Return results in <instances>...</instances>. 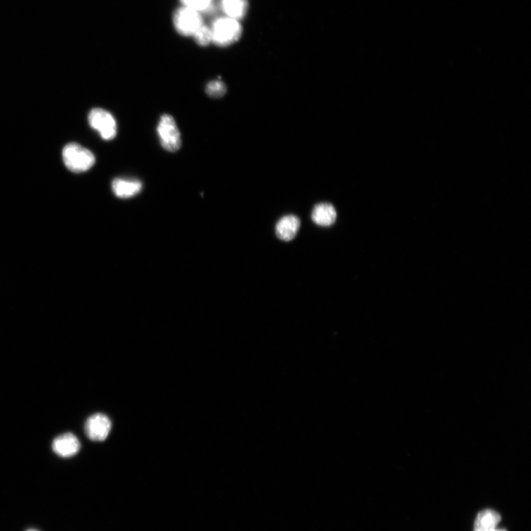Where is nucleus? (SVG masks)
Masks as SVG:
<instances>
[{
  "label": "nucleus",
  "instance_id": "nucleus-1",
  "mask_svg": "<svg viewBox=\"0 0 531 531\" xmlns=\"http://www.w3.org/2000/svg\"><path fill=\"white\" fill-rule=\"evenodd\" d=\"M211 29L212 42L219 47H229L234 44L242 35L240 21L227 17L215 19Z\"/></svg>",
  "mask_w": 531,
  "mask_h": 531
},
{
  "label": "nucleus",
  "instance_id": "nucleus-2",
  "mask_svg": "<svg viewBox=\"0 0 531 531\" xmlns=\"http://www.w3.org/2000/svg\"><path fill=\"white\" fill-rule=\"evenodd\" d=\"M62 157L65 166L75 173L88 171L95 164V157L92 151L77 144L65 146Z\"/></svg>",
  "mask_w": 531,
  "mask_h": 531
},
{
  "label": "nucleus",
  "instance_id": "nucleus-3",
  "mask_svg": "<svg viewBox=\"0 0 531 531\" xmlns=\"http://www.w3.org/2000/svg\"><path fill=\"white\" fill-rule=\"evenodd\" d=\"M157 132L161 146L169 153H176L181 148V135L171 115L165 114L160 117Z\"/></svg>",
  "mask_w": 531,
  "mask_h": 531
},
{
  "label": "nucleus",
  "instance_id": "nucleus-4",
  "mask_svg": "<svg viewBox=\"0 0 531 531\" xmlns=\"http://www.w3.org/2000/svg\"><path fill=\"white\" fill-rule=\"evenodd\" d=\"M173 21L176 30L184 37H193L195 32L204 25L201 14L185 6L176 10Z\"/></svg>",
  "mask_w": 531,
  "mask_h": 531
},
{
  "label": "nucleus",
  "instance_id": "nucleus-5",
  "mask_svg": "<svg viewBox=\"0 0 531 531\" xmlns=\"http://www.w3.org/2000/svg\"><path fill=\"white\" fill-rule=\"evenodd\" d=\"M90 126L99 133L104 140L113 139L117 133V126L113 115L106 110L95 108L89 115Z\"/></svg>",
  "mask_w": 531,
  "mask_h": 531
},
{
  "label": "nucleus",
  "instance_id": "nucleus-6",
  "mask_svg": "<svg viewBox=\"0 0 531 531\" xmlns=\"http://www.w3.org/2000/svg\"><path fill=\"white\" fill-rule=\"evenodd\" d=\"M112 423L106 416L97 414L90 417L86 422V436L93 441H103L109 436Z\"/></svg>",
  "mask_w": 531,
  "mask_h": 531
},
{
  "label": "nucleus",
  "instance_id": "nucleus-7",
  "mask_svg": "<svg viewBox=\"0 0 531 531\" xmlns=\"http://www.w3.org/2000/svg\"><path fill=\"white\" fill-rule=\"evenodd\" d=\"M81 449V443L72 433H66L57 437L52 443V450L61 458H70Z\"/></svg>",
  "mask_w": 531,
  "mask_h": 531
},
{
  "label": "nucleus",
  "instance_id": "nucleus-8",
  "mask_svg": "<svg viewBox=\"0 0 531 531\" xmlns=\"http://www.w3.org/2000/svg\"><path fill=\"white\" fill-rule=\"evenodd\" d=\"M501 515L492 509H485L476 515L473 531H508L500 528Z\"/></svg>",
  "mask_w": 531,
  "mask_h": 531
},
{
  "label": "nucleus",
  "instance_id": "nucleus-9",
  "mask_svg": "<svg viewBox=\"0 0 531 531\" xmlns=\"http://www.w3.org/2000/svg\"><path fill=\"white\" fill-rule=\"evenodd\" d=\"M113 191L120 199L135 197L143 189V184L135 179L116 178L112 183Z\"/></svg>",
  "mask_w": 531,
  "mask_h": 531
},
{
  "label": "nucleus",
  "instance_id": "nucleus-10",
  "mask_svg": "<svg viewBox=\"0 0 531 531\" xmlns=\"http://www.w3.org/2000/svg\"><path fill=\"white\" fill-rule=\"evenodd\" d=\"M300 227V221L296 215H286L281 218L276 224V235L282 241L290 242L294 240Z\"/></svg>",
  "mask_w": 531,
  "mask_h": 531
},
{
  "label": "nucleus",
  "instance_id": "nucleus-11",
  "mask_svg": "<svg viewBox=\"0 0 531 531\" xmlns=\"http://www.w3.org/2000/svg\"><path fill=\"white\" fill-rule=\"evenodd\" d=\"M337 211L330 203H320L314 207L312 213V221L322 226H329L337 220Z\"/></svg>",
  "mask_w": 531,
  "mask_h": 531
},
{
  "label": "nucleus",
  "instance_id": "nucleus-12",
  "mask_svg": "<svg viewBox=\"0 0 531 531\" xmlns=\"http://www.w3.org/2000/svg\"><path fill=\"white\" fill-rule=\"evenodd\" d=\"M248 6L247 0H221V8L226 17L238 21L245 17Z\"/></svg>",
  "mask_w": 531,
  "mask_h": 531
},
{
  "label": "nucleus",
  "instance_id": "nucleus-13",
  "mask_svg": "<svg viewBox=\"0 0 531 531\" xmlns=\"http://www.w3.org/2000/svg\"><path fill=\"white\" fill-rule=\"evenodd\" d=\"M206 93L214 99H219L224 96L226 92V86L221 79L209 82L205 88Z\"/></svg>",
  "mask_w": 531,
  "mask_h": 531
},
{
  "label": "nucleus",
  "instance_id": "nucleus-14",
  "mask_svg": "<svg viewBox=\"0 0 531 531\" xmlns=\"http://www.w3.org/2000/svg\"><path fill=\"white\" fill-rule=\"evenodd\" d=\"M182 6L197 10L200 14L208 12L212 6L213 0H180Z\"/></svg>",
  "mask_w": 531,
  "mask_h": 531
},
{
  "label": "nucleus",
  "instance_id": "nucleus-15",
  "mask_svg": "<svg viewBox=\"0 0 531 531\" xmlns=\"http://www.w3.org/2000/svg\"><path fill=\"white\" fill-rule=\"evenodd\" d=\"M200 46H208L212 43V32L209 26L204 25L195 32L193 37Z\"/></svg>",
  "mask_w": 531,
  "mask_h": 531
},
{
  "label": "nucleus",
  "instance_id": "nucleus-16",
  "mask_svg": "<svg viewBox=\"0 0 531 531\" xmlns=\"http://www.w3.org/2000/svg\"><path fill=\"white\" fill-rule=\"evenodd\" d=\"M26 531H39V530H38L37 529H34V528H30V529L27 530Z\"/></svg>",
  "mask_w": 531,
  "mask_h": 531
}]
</instances>
